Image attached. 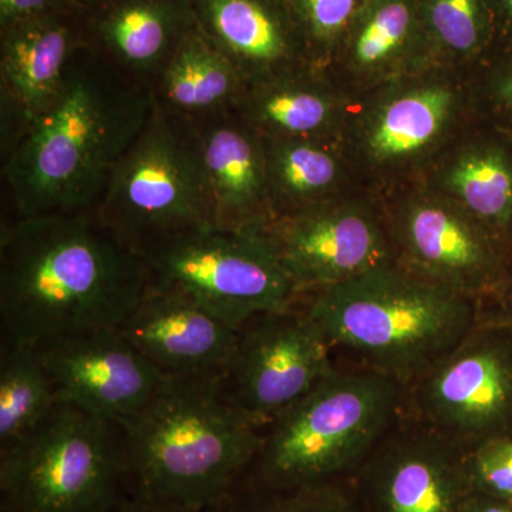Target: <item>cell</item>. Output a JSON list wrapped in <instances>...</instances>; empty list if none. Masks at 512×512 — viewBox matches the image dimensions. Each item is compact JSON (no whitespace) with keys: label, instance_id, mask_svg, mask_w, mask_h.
I'll return each instance as SVG.
<instances>
[{"label":"cell","instance_id":"5bb4252c","mask_svg":"<svg viewBox=\"0 0 512 512\" xmlns=\"http://www.w3.org/2000/svg\"><path fill=\"white\" fill-rule=\"evenodd\" d=\"M485 225L444 194H414L387 225L396 262L473 299L487 288L494 254Z\"/></svg>","mask_w":512,"mask_h":512},{"label":"cell","instance_id":"2e32d148","mask_svg":"<svg viewBox=\"0 0 512 512\" xmlns=\"http://www.w3.org/2000/svg\"><path fill=\"white\" fill-rule=\"evenodd\" d=\"M117 329L170 379H222L239 335L200 303L156 285Z\"/></svg>","mask_w":512,"mask_h":512},{"label":"cell","instance_id":"d590c367","mask_svg":"<svg viewBox=\"0 0 512 512\" xmlns=\"http://www.w3.org/2000/svg\"><path fill=\"white\" fill-rule=\"evenodd\" d=\"M77 5L80 6L83 10L92 9L94 6L100 5L104 0H74Z\"/></svg>","mask_w":512,"mask_h":512},{"label":"cell","instance_id":"83f0119b","mask_svg":"<svg viewBox=\"0 0 512 512\" xmlns=\"http://www.w3.org/2000/svg\"><path fill=\"white\" fill-rule=\"evenodd\" d=\"M210 512H366L352 478L332 483L261 487L238 483Z\"/></svg>","mask_w":512,"mask_h":512},{"label":"cell","instance_id":"484cf974","mask_svg":"<svg viewBox=\"0 0 512 512\" xmlns=\"http://www.w3.org/2000/svg\"><path fill=\"white\" fill-rule=\"evenodd\" d=\"M448 198L485 227H503L512 220V163L501 151L464 148L443 173Z\"/></svg>","mask_w":512,"mask_h":512},{"label":"cell","instance_id":"30bf717a","mask_svg":"<svg viewBox=\"0 0 512 512\" xmlns=\"http://www.w3.org/2000/svg\"><path fill=\"white\" fill-rule=\"evenodd\" d=\"M299 299L396 261L389 229L365 202L336 198L262 228Z\"/></svg>","mask_w":512,"mask_h":512},{"label":"cell","instance_id":"3957f363","mask_svg":"<svg viewBox=\"0 0 512 512\" xmlns=\"http://www.w3.org/2000/svg\"><path fill=\"white\" fill-rule=\"evenodd\" d=\"M128 500L210 512L254 463L264 427L241 412L222 379H170L124 424Z\"/></svg>","mask_w":512,"mask_h":512},{"label":"cell","instance_id":"cb8c5ba5","mask_svg":"<svg viewBox=\"0 0 512 512\" xmlns=\"http://www.w3.org/2000/svg\"><path fill=\"white\" fill-rule=\"evenodd\" d=\"M266 180L274 218L343 197L348 157L342 138L265 140Z\"/></svg>","mask_w":512,"mask_h":512},{"label":"cell","instance_id":"d4e9b609","mask_svg":"<svg viewBox=\"0 0 512 512\" xmlns=\"http://www.w3.org/2000/svg\"><path fill=\"white\" fill-rule=\"evenodd\" d=\"M55 384L35 346L2 343L0 355V451L28 437L59 404Z\"/></svg>","mask_w":512,"mask_h":512},{"label":"cell","instance_id":"9c48e42d","mask_svg":"<svg viewBox=\"0 0 512 512\" xmlns=\"http://www.w3.org/2000/svg\"><path fill=\"white\" fill-rule=\"evenodd\" d=\"M332 350L299 299L241 326L222 387L241 412L265 429L335 369Z\"/></svg>","mask_w":512,"mask_h":512},{"label":"cell","instance_id":"52a82bcc","mask_svg":"<svg viewBox=\"0 0 512 512\" xmlns=\"http://www.w3.org/2000/svg\"><path fill=\"white\" fill-rule=\"evenodd\" d=\"M128 500L126 431L59 403L0 451V512H114Z\"/></svg>","mask_w":512,"mask_h":512},{"label":"cell","instance_id":"603a6c76","mask_svg":"<svg viewBox=\"0 0 512 512\" xmlns=\"http://www.w3.org/2000/svg\"><path fill=\"white\" fill-rule=\"evenodd\" d=\"M247 77L200 29L185 36L154 87L157 106L195 123L237 110Z\"/></svg>","mask_w":512,"mask_h":512},{"label":"cell","instance_id":"7c38bea8","mask_svg":"<svg viewBox=\"0 0 512 512\" xmlns=\"http://www.w3.org/2000/svg\"><path fill=\"white\" fill-rule=\"evenodd\" d=\"M35 348L60 403L121 426L134 419L167 380L119 329L62 336Z\"/></svg>","mask_w":512,"mask_h":512},{"label":"cell","instance_id":"8fae6325","mask_svg":"<svg viewBox=\"0 0 512 512\" xmlns=\"http://www.w3.org/2000/svg\"><path fill=\"white\" fill-rule=\"evenodd\" d=\"M413 386L429 429L468 448L490 439L512 409V360L474 325Z\"/></svg>","mask_w":512,"mask_h":512},{"label":"cell","instance_id":"ffe728a7","mask_svg":"<svg viewBox=\"0 0 512 512\" xmlns=\"http://www.w3.org/2000/svg\"><path fill=\"white\" fill-rule=\"evenodd\" d=\"M421 0H363L330 60L328 72L345 90L396 82L430 62Z\"/></svg>","mask_w":512,"mask_h":512},{"label":"cell","instance_id":"d6986e66","mask_svg":"<svg viewBox=\"0 0 512 512\" xmlns=\"http://www.w3.org/2000/svg\"><path fill=\"white\" fill-rule=\"evenodd\" d=\"M202 35L247 80L313 63L291 0H190Z\"/></svg>","mask_w":512,"mask_h":512},{"label":"cell","instance_id":"ba28073f","mask_svg":"<svg viewBox=\"0 0 512 512\" xmlns=\"http://www.w3.org/2000/svg\"><path fill=\"white\" fill-rule=\"evenodd\" d=\"M141 256L153 285L183 293L235 329L299 301L262 231L198 229Z\"/></svg>","mask_w":512,"mask_h":512},{"label":"cell","instance_id":"836d02e7","mask_svg":"<svg viewBox=\"0 0 512 512\" xmlns=\"http://www.w3.org/2000/svg\"><path fill=\"white\" fill-rule=\"evenodd\" d=\"M114 512H188V511H164V510H154V508L144 507V505H140L134 503V501L127 500L126 503L121 505L119 510Z\"/></svg>","mask_w":512,"mask_h":512},{"label":"cell","instance_id":"44dd1931","mask_svg":"<svg viewBox=\"0 0 512 512\" xmlns=\"http://www.w3.org/2000/svg\"><path fill=\"white\" fill-rule=\"evenodd\" d=\"M237 113L265 140L342 138L348 94L315 63L249 80Z\"/></svg>","mask_w":512,"mask_h":512},{"label":"cell","instance_id":"7402d4cb","mask_svg":"<svg viewBox=\"0 0 512 512\" xmlns=\"http://www.w3.org/2000/svg\"><path fill=\"white\" fill-rule=\"evenodd\" d=\"M214 198L215 224L227 231H262L274 220L264 138L237 111L195 121Z\"/></svg>","mask_w":512,"mask_h":512},{"label":"cell","instance_id":"4fadbf2b","mask_svg":"<svg viewBox=\"0 0 512 512\" xmlns=\"http://www.w3.org/2000/svg\"><path fill=\"white\" fill-rule=\"evenodd\" d=\"M84 10L50 13L0 29V157L15 153L53 103L77 53L87 46Z\"/></svg>","mask_w":512,"mask_h":512},{"label":"cell","instance_id":"9a60e30c","mask_svg":"<svg viewBox=\"0 0 512 512\" xmlns=\"http://www.w3.org/2000/svg\"><path fill=\"white\" fill-rule=\"evenodd\" d=\"M352 483L366 512H461L473 493L464 448L430 429L384 437Z\"/></svg>","mask_w":512,"mask_h":512},{"label":"cell","instance_id":"6da1fadb","mask_svg":"<svg viewBox=\"0 0 512 512\" xmlns=\"http://www.w3.org/2000/svg\"><path fill=\"white\" fill-rule=\"evenodd\" d=\"M153 285L96 207L13 218L0 231L2 343L117 329Z\"/></svg>","mask_w":512,"mask_h":512},{"label":"cell","instance_id":"f1b7e54d","mask_svg":"<svg viewBox=\"0 0 512 512\" xmlns=\"http://www.w3.org/2000/svg\"><path fill=\"white\" fill-rule=\"evenodd\" d=\"M363 0H291L313 63L328 69Z\"/></svg>","mask_w":512,"mask_h":512},{"label":"cell","instance_id":"5b68a950","mask_svg":"<svg viewBox=\"0 0 512 512\" xmlns=\"http://www.w3.org/2000/svg\"><path fill=\"white\" fill-rule=\"evenodd\" d=\"M403 384L373 370H332L264 429L239 483L261 487L349 480L384 439Z\"/></svg>","mask_w":512,"mask_h":512},{"label":"cell","instance_id":"ac0fdd59","mask_svg":"<svg viewBox=\"0 0 512 512\" xmlns=\"http://www.w3.org/2000/svg\"><path fill=\"white\" fill-rule=\"evenodd\" d=\"M419 74L386 84L357 121V150L373 167H402L426 156L456 119V87Z\"/></svg>","mask_w":512,"mask_h":512},{"label":"cell","instance_id":"277c9868","mask_svg":"<svg viewBox=\"0 0 512 512\" xmlns=\"http://www.w3.org/2000/svg\"><path fill=\"white\" fill-rule=\"evenodd\" d=\"M333 349L410 386L476 325L473 299L396 261L301 298Z\"/></svg>","mask_w":512,"mask_h":512},{"label":"cell","instance_id":"4dcf8cb0","mask_svg":"<svg viewBox=\"0 0 512 512\" xmlns=\"http://www.w3.org/2000/svg\"><path fill=\"white\" fill-rule=\"evenodd\" d=\"M83 10L74 0H0V29L50 13Z\"/></svg>","mask_w":512,"mask_h":512},{"label":"cell","instance_id":"4316f807","mask_svg":"<svg viewBox=\"0 0 512 512\" xmlns=\"http://www.w3.org/2000/svg\"><path fill=\"white\" fill-rule=\"evenodd\" d=\"M421 18L431 60L463 62L490 36L488 0H421Z\"/></svg>","mask_w":512,"mask_h":512},{"label":"cell","instance_id":"e0dca14e","mask_svg":"<svg viewBox=\"0 0 512 512\" xmlns=\"http://www.w3.org/2000/svg\"><path fill=\"white\" fill-rule=\"evenodd\" d=\"M83 16L87 47L151 94L185 36L197 28L190 0H104Z\"/></svg>","mask_w":512,"mask_h":512},{"label":"cell","instance_id":"f546056e","mask_svg":"<svg viewBox=\"0 0 512 512\" xmlns=\"http://www.w3.org/2000/svg\"><path fill=\"white\" fill-rule=\"evenodd\" d=\"M464 451L468 480L474 493L512 503V439L493 437Z\"/></svg>","mask_w":512,"mask_h":512},{"label":"cell","instance_id":"8992f818","mask_svg":"<svg viewBox=\"0 0 512 512\" xmlns=\"http://www.w3.org/2000/svg\"><path fill=\"white\" fill-rule=\"evenodd\" d=\"M96 211L138 255L185 232L217 228L194 124L153 103L146 126L114 165Z\"/></svg>","mask_w":512,"mask_h":512},{"label":"cell","instance_id":"d6a6232c","mask_svg":"<svg viewBox=\"0 0 512 512\" xmlns=\"http://www.w3.org/2000/svg\"><path fill=\"white\" fill-rule=\"evenodd\" d=\"M491 12L498 10L501 16L512 22V0H488Z\"/></svg>","mask_w":512,"mask_h":512},{"label":"cell","instance_id":"e575fe53","mask_svg":"<svg viewBox=\"0 0 512 512\" xmlns=\"http://www.w3.org/2000/svg\"><path fill=\"white\" fill-rule=\"evenodd\" d=\"M500 94L505 103L510 104L512 107V72L507 74L500 87Z\"/></svg>","mask_w":512,"mask_h":512},{"label":"cell","instance_id":"7a4b0ae2","mask_svg":"<svg viewBox=\"0 0 512 512\" xmlns=\"http://www.w3.org/2000/svg\"><path fill=\"white\" fill-rule=\"evenodd\" d=\"M153 103V94L83 47L55 103L2 164L15 218L96 207L114 165L146 126Z\"/></svg>","mask_w":512,"mask_h":512},{"label":"cell","instance_id":"1f68e13d","mask_svg":"<svg viewBox=\"0 0 512 512\" xmlns=\"http://www.w3.org/2000/svg\"><path fill=\"white\" fill-rule=\"evenodd\" d=\"M461 512H512V503L473 491Z\"/></svg>","mask_w":512,"mask_h":512}]
</instances>
